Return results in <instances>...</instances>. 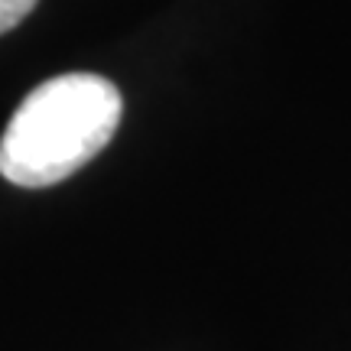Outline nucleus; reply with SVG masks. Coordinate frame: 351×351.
<instances>
[{"mask_svg": "<svg viewBox=\"0 0 351 351\" xmlns=\"http://www.w3.org/2000/svg\"><path fill=\"white\" fill-rule=\"evenodd\" d=\"M121 91L101 75L69 72L36 85L0 137V176L46 189L91 163L121 124Z\"/></svg>", "mask_w": 351, "mask_h": 351, "instance_id": "nucleus-1", "label": "nucleus"}, {"mask_svg": "<svg viewBox=\"0 0 351 351\" xmlns=\"http://www.w3.org/2000/svg\"><path fill=\"white\" fill-rule=\"evenodd\" d=\"M33 7H36V0H0V33H7L20 20H26Z\"/></svg>", "mask_w": 351, "mask_h": 351, "instance_id": "nucleus-2", "label": "nucleus"}]
</instances>
